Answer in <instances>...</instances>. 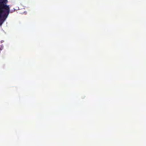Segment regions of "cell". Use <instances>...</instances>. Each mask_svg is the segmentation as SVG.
Returning a JSON list of instances; mask_svg holds the SVG:
<instances>
[{"instance_id":"6da1fadb","label":"cell","mask_w":146,"mask_h":146,"mask_svg":"<svg viewBox=\"0 0 146 146\" xmlns=\"http://www.w3.org/2000/svg\"><path fill=\"white\" fill-rule=\"evenodd\" d=\"M10 9L7 5L0 8V26L3 24L9 14Z\"/></svg>"},{"instance_id":"7a4b0ae2","label":"cell","mask_w":146,"mask_h":146,"mask_svg":"<svg viewBox=\"0 0 146 146\" xmlns=\"http://www.w3.org/2000/svg\"><path fill=\"white\" fill-rule=\"evenodd\" d=\"M7 2V0H0V8L6 5V4Z\"/></svg>"}]
</instances>
